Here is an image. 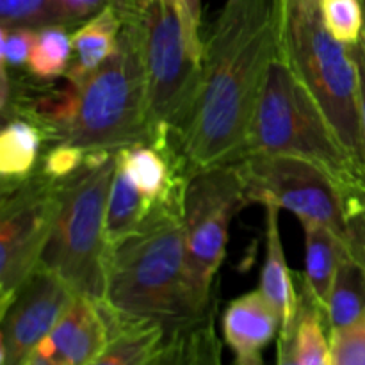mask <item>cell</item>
<instances>
[{"instance_id": "6da1fadb", "label": "cell", "mask_w": 365, "mask_h": 365, "mask_svg": "<svg viewBox=\"0 0 365 365\" xmlns=\"http://www.w3.org/2000/svg\"><path fill=\"white\" fill-rule=\"evenodd\" d=\"M278 53V0H227L203 41L198 95L178 139L191 173L245 159L253 114Z\"/></svg>"}, {"instance_id": "7a4b0ae2", "label": "cell", "mask_w": 365, "mask_h": 365, "mask_svg": "<svg viewBox=\"0 0 365 365\" xmlns=\"http://www.w3.org/2000/svg\"><path fill=\"white\" fill-rule=\"evenodd\" d=\"M98 303L113 330L153 323L171 334L209 314L212 307L203 309L189 284L180 210L153 207L138 230L110 248L106 296Z\"/></svg>"}, {"instance_id": "3957f363", "label": "cell", "mask_w": 365, "mask_h": 365, "mask_svg": "<svg viewBox=\"0 0 365 365\" xmlns=\"http://www.w3.org/2000/svg\"><path fill=\"white\" fill-rule=\"evenodd\" d=\"M107 4L121 24L134 31L141 48L152 141L171 139L180 148L178 139L202 78V21L192 14L187 0H107Z\"/></svg>"}, {"instance_id": "277c9868", "label": "cell", "mask_w": 365, "mask_h": 365, "mask_svg": "<svg viewBox=\"0 0 365 365\" xmlns=\"http://www.w3.org/2000/svg\"><path fill=\"white\" fill-rule=\"evenodd\" d=\"M248 155L309 160L337 182L349 216L365 209V173L339 141L319 103L296 77L282 50L267 70L253 114L245 157Z\"/></svg>"}, {"instance_id": "5b68a950", "label": "cell", "mask_w": 365, "mask_h": 365, "mask_svg": "<svg viewBox=\"0 0 365 365\" xmlns=\"http://www.w3.org/2000/svg\"><path fill=\"white\" fill-rule=\"evenodd\" d=\"M280 50L334 127L339 141L365 173V130L359 71L349 45L334 38L321 0H278Z\"/></svg>"}, {"instance_id": "8992f818", "label": "cell", "mask_w": 365, "mask_h": 365, "mask_svg": "<svg viewBox=\"0 0 365 365\" xmlns=\"http://www.w3.org/2000/svg\"><path fill=\"white\" fill-rule=\"evenodd\" d=\"M114 171L116 152L91 150L77 173L59 180V210L39 262L75 294L95 302L107 287L106 214Z\"/></svg>"}, {"instance_id": "52a82bcc", "label": "cell", "mask_w": 365, "mask_h": 365, "mask_svg": "<svg viewBox=\"0 0 365 365\" xmlns=\"http://www.w3.org/2000/svg\"><path fill=\"white\" fill-rule=\"evenodd\" d=\"M71 77L77 81V95L57 143L116 152L152 141L145 64L128 25L121 24L118 50L102 66L84 77Z\"/></svg>"}, {"instance_id": "ba28073f", "label": "cell", "mask_w": 365, "mask_h": 365, "mask_svg": "<svg viewBox=\"0 0 365 365\" xmlns=\"http://www.w3.org/2000/svg\"><path fill=\"white\" fill-rule=\"evenodd\" d=\"M246 205L245 182L235 164L203 168L189 177L182 223L189 284L203 309H210L216 302L212 285L227 255L230 223Z\"/></svg>"}, {"instance_id": "9c48e42d", "label": "cell", "mask_w": 365, "mask_h": 365, "mask_svg": "<svg viewBox=\"0 0 365 365\" xmlns=\"http://www.w3.org/2000/svg\"><path fill=\"white\" fill-rule=\"evenodd\" d=\"M235 166L248 205L271 203L294 214L302 225H321L346 239L348 202L337 182L319 166L289 155H248Z\"/></svg>"}, {"instance_id": "30bf717a", "label": "cell", "mask_w": 365, "mask_h": 365, "mask_svg": "<svg viewBox=\"0 0 365 365\" xmlns=\"http://www.w3.org/2000/svg\"><path fill=\"white\" fill-rule=\"evenodd\" d=\"M59 210V180L38 166L2 184L0 205V312L39 267Z\"/></svg>"}, {"instance_id": "8fae6325", "label": "cell", "mask_w": 365, "mask_h": 365, "mask_svg": "<svg viewBox=\"0 0 365 365\" xmlns=\"http://www.w3.org/2000/svg\"><path fill=\"white\" fill-rule=\"evenodd\" d=\"M75 298L77 294L66 282L39 266L0 312V365H27Z\"/></svg>"}, {"instance_id": "7c38bea8", "label": "cell", "mask_w": 365, "mask_h": 365, "mask_svg": "<svg viewBox=\"0 0 365 365\" xmlns=\"http://www.w3.org/2000/svg\"><path fill=\"white\" fill-rule=\"evenodd\" d=\"M110 337L113 330L102 305L77 296L59 323L39 342L27 365H89Z\"/></svg>"}, {"instance_id": "4fadbf2b", "label": "cell", "mask_w": 365, "mask_h": 365, "mask_svg": "<svg viewBox=\"0 0 365 365\" xmlns=\"http://www.w3.org/2000/svg\"><path fill=\"white\" fill-rule=\"evenodd\" d=\"M221 327L235 365H264V349L280 334L282 317L257 289L228 303Z\"/></svg>"}, {"instance_id": "5bb4252c", "label": "cell", "mask_w": 365, "mask_h": 365, "mask_svg": "<svg viewBox=\"0 0 365 365\" xmlns=\"http://www.w3.org/2000/svg\"><path fill=\"white\" fill-rule=\"evenodd\" d=\"M278 365H330V330L319 307L303 287L294 319L280 328Z\"/></svg>"}, {"instance_id": "9a60e30c", "label": "cell", "mask_w": 365, "mask_h": 365, "mask_svg": "<svg viewBox=\"0 0 365 365\" xmlns=\"http://www.w3.org/2000/svg\"><path fill=\"white\" fill-rule=\"evenodd\" d=\"M305 232V273L302 287L316 302L323 316L342 259L349 253L348 242L321 225H303ZM327 321V317H324Z\"/></svg>"}, {"instance_id": "2e32d148", "label": "cell", "mask_w": 365, "mask_h": 365, "mask_svg": "<svg viewBox=\"0 0 365 365\" xmlns=\"http://www.w3.org/2000/svg\"><path fill=\"white\" fill-rule=\"evenodd\" d=\"M266 209V259L260 274V292L282 317V324L294 319L299 305V292L294 285L280 235V207Z\"/></svg>"}, {"instance_id": "e0dca14e", "label": "cell", "mask_w": 365, "mask_h": 365, "mask_svg": "<svg viewBox=\"0 0 365 365\" xmlns=\"http://www.w3.org/2000/svg\"><path fill=\"white\" fill-rule=\"evenodd\" d=\"M121 21L116 11L106 4L71 36V64L66 73L84 77L102 66L118 50Z\"/></svg>"}, {"instance_id": "ac0fdd59", "label": "cell", "mask_w": 365, "mask_h": 365, "mask_svg": "<svg viewBox=\"0 0 365 365\" xmlns=\"http://www.w3.org/2000/svg\"><path fill=\"white\" fill-rule=\"evenodd\" d=\"M168 335L160 324H120L113 330L109 344L89 365H152Z\"/></svg>"}, {"instance_id": "d6986e66", "label": "cell", "mask_w": 365, "mask_h": 365, "mask_svg": "<svg viewBox=\"0 0 365 365\" xmlns=\"http://www.w3.org/2000/svg\"><path fill=\"white\" fill-rule=\"evenodd\" d=\"M150 209L152 207L134 184L130 175L116 160V171L110 184L106 214V237L109 250L121 239L138 230L148 216Z\"/></svg>"}, {"instance_id": "ffe728a7", "label": "cell", "mask_w": 365, "mask_h": 365, "mask_svg": "<svg viewBox=\"0 0 365 365\" xmlns=\"http://www.w3.org/2000/svg\"><path fill=\"white\" fill-rule=\"evenodd\" d=\"M45 134L38 125L25 118H6L0 134V173L4 182L25 178L39 163V150Z\"/></svg>"}, {"instance_id": "44dd1931", "label": "cell", "mask_w": 365, "mask_h": 365, "mask_svg": "<svg viewBox=\"0 0 365 365\" xmlns=\"http://www.w3.org/2000/svg\"><path fill=\"white\" fill-rule=\"evenodd\" d=\"M328 330H342L365 317V269L351 253L342 259L327 305Z\"/></svg>"}, {"instance_id": "7402d4cb", "label": "cell", "mask_w": 365, "mask_h": 365, "mask_svg": "<svg viewBox=\"0 0 365 365\" xmlns=\"http://www.w3.org/2000/svg\"><path fill=\"white\" fill-rule=\"evenodd\" d=\"M71 53V36L63 25L39 29L29 56L27 71L38 81H56L70 70Z\"/></svg>"}, {"instance_id": "603a6c76", "label": "cell", "mask_w": 365, "mask_h": 365, "mask_svg": "<svg viewBox=\"0 0 365 365\" xmlns=\"http://www.w3.org/2000/svg\"><path fill=\"white\" fill-rule=\"evenodd\" d=\"M321 11L324 24L335 39L344 45L362 41V0H321Z\"/></svg>"}, {"instance_id": "cb8c5ba5", "label": "cell", "mask_w": 365, "mask_h": 365, "mask_svg": "<svg viewBox=\"0 0 365 365\" xmlns=\"http://www.w3.org/2000/svg\"><path fill=\"white\" fill-rule=\"evenodd\" d=\"M2 25L6 27H48L61 25L57 0H0Z\"/></svg>"}, {"instance_id": "d4e9b609", "label": "cell", "mask_w": 365, "mask_h": 365, "mask_svg": "<svg viewBox=\"0 0 365 365\" xmlns=\"http://www.w3.org/2000/svg\"><path fill=\"white\" fill-rule=\"evenodd\" d=\"M191 365H223L221 342L216 331V303L191 328Z\"/></svg>"}, {"instance_id": "484cf974", "label": "cell", "mask_w": 365, "mask_h": 365, "mask_svg": "<svg viewBox=\"0 0 365 365\" xmlns=\"http://www.w3.org/2000/svg\"><path fill=\"white\" fill-rule=\"evenodd\" d=\"M330 365H365V317L330 334Z\"/></svg>"}, {"instance_id": "4316f807", "label": "cell", "mask_w": 365, "mask_h": 365, "mask_svg": "<svg viewBox=\"0 0 365 365\" xmlns=\"http://www.w3.org/2000/svg\"><path fill=\"white\" fill-rule=\"evenodd\" d=\"M89 152L91 150L78 148V146L68 145V143H56L48 152L43 153L38 168L53 180H64L77 173L88 163Z\"/></svg>"}, {"instance_id": "83f0119b", "label": "cell", "mask_w": 365, "mask_h": 365, "mask_svg": "<svg viewBox=\"0 0 365 365\" xmlns=\"http://www.w3.org/2000/svg\"><path fill=\"white\" fill-rule=\"evenodd\" d=\"M34 39V29L6 27V25H2V53H0L2 70L20 71L21 68H27Z\"/></svg>"}, {"instance_id": "f1b7e54d", "label": "cell", "mask_w": 365, "mask_h": 365, "mask_svg": "<svg viewBox=\"0 0 365 365\" xmlns=\"http://www.w3.org/2000/svg\"><path fill=\"white\" fill-rule=\"evenodd\" d=\"M191 328L171 331L152 365H191Z\"/></svg>"}, {"instance_id": "f546056e", "label": "cell", "mask_w": 365, "mask_h": 365, "mask_svg": "<svg viewBox=\"0 0 365 365\" xmlns=\"http://www.w3.org/2000/svg\"><path fill=\"white\" fill-rule=\"evenodd\" d=\"M348 250L356 262L365 269V209L348 217V234H346Z\"/></svg>"}, {"instance_id": "4dcf8cb0", "label": "cell", "mask_w": 365, "mask_h": 365, "mask_svg": "<svg viewBox=\"0 0 365 365\" xmlns=\"http://www.w3.org/2000/svg\"><path fill=\"white\" fill-rule=\"evenodd\" d=\"M102 4L103 0H57L61 25L64 27L66 24H73V21L91 16Z\"/></svg>"}, {"instance_id": "1f68e13d", "label": "cell", "mask_w": 365, "mask_h": 365, "mask_svg": "<svg viewBox=\"0 0 365 365\" xmlns=\"http://www.w3.org/2000/svg\"><path fill=\"white\" fill-rule=\"evenodd\" d=\"M351 48V56L355 59L356 71H359V93H360V110H362V121L365 130V46L362 41L349 45Z\"/></svg>"}, {"instance_id": "d6a6232c", "label": "cell", "mask_w": 365, "mask_h": 365, "mask_svg": "<svg viewBox=\"0 0 365 365\" xmlns=\"http://www.w3.org/2000/svg\"><path fill=\"white\" fill-rule=\"evenodd\" d=\"M189 7H191L192 14L202 21V0H187Z\"/></svg>"}, {"instance_id": "836d02e7", "label": "cell", "mask_w": 365, "mask_h": 365, "mask_svg": "<svg viewBox=\"0 0 365 365\" xmlns=\"http://www.w3.org/2000/svg\"><path fill=\"white\" fill-rule=\"evenodd\" d=\"M362 7H364V31H362V43L365 46V0H362Z\"/></svg>"}]
</instances>
